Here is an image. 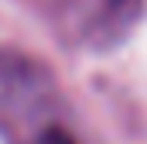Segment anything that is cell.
Returning a JSON list of instances; mask_svg holds the SVG:
<instances>
[{
	"label": "cell",
	"instance_id": "6da1fadb",
	"mask_svg": "<svg viewBox=\"0 0 147 144\" xmlns=\"http://www.w3.org/2000/svg\"><path fill=\"white\" fill-rule=\"evenodd\" d=\"M38 144H79V141H75V137H69L65 130L51 127V130H45V134H41V141H38Z\"/></svg>",
	"mask_w": 147,
	"mask_h": 144
}]
</instances>
